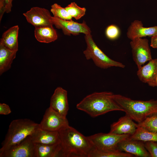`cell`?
I'll return each mask as SVG.
<instances>
[{
	"label": "cell",
	"instance_id": "cell-1",
	"mask_svg": "<svg viewBox=\"0 0 157 157\" xmlns=\"http://www.w3.org/2000/svg\"><path fill=\"white\" fill-rule=\"evenodd\" d=\"M62 157H89L95 148L88 136L69 125L58 131Z\"/></svg>",
	"mask_w": 157,
	"mask_h": 157
},
{
	"label": "cell",
	"instance_id": "cell-2",
	"mask_svg": "<svg viewBox=\"0 0 157 157\" xmlns=\"http://www.w3.org/2000/svg\"><path fill=\"white\" fill-rule=\"evenodd\" d=\"M111 92H94L85 97L77 104V109L96 117L114 111H124L114 98Z\"/></svg>",
	"mask_w": 157,
	"mask_h": 157
},
{
	"label": "cell",
	"instance_id": "cell-3",
	"mask_svg": "<svg viewBox=\"0 0 157 157\" xmlns=\"http://www.w3.org/2000/svg\"><path fill=\"white\" fill-rule=\"evenodd\" d=\"M114 98L126 114L138 123L157 113V99L135 100L122 95L114 94Z\"/></svg>",
	"mask_w": 157,
	"mask_h": 157
},
{
	"label": "cell",
	"instance_id": "cell-4",
	"mask_svg": "<svg viewBox=\"0 0 157 157\" xmlns=\"http://www.w3.org/2000/svg\"><path fill=\"white\" fill-rule=\"evenodd\" d=\"M39 126V124L28 119H19L13 120L9 125L5 139L1 144L0 153L31 135Z\"/></svg>",
	"mask_w": 157,
	"mask_h": 157
},
{
	"label": "cell",
	"instance_id": "cell-5",
	"mask_svg": "<svg viewBox=\"0 0 157 157\" xmlns=\"http://www.w3.org/2000/svg\"><path fill=\"white\" fill-rule=\"evenodd\" d=\"M85 39L87 47L83 53L87 60L92 59L97 66L103 69L113 67L121 68L125 67L122 63L107 56L97 45L91 34L85 35Z\"/></svg>",
	"mask_w": 157,
	"mask_h": 157
},
{
	"label": "cell",
	"instance_id": "cell-6",
	"mask_svg": "<svg viewBox=\"0 0 157 157\" xmlns=\"http://www.w3.org/2000/svg\"><path fill=\"white\" fill-rule=\"evenodd\" d=\"M128 134L118 135L109 132L99 133L88 136L95 148L103 151L117 150L119 143L128 138Z\"/></svg>",
	"mask_w": 157,
	"mask_h": 157
},
{
	"label": "cell",
	"instance_id": "cell-7",
	"mask_svg": "<svg viewBox=\"0 0 157 157\" xmlns=\"http://www.w3.org/2000/svg\"><path fill=\"white\" fill-rule=\"evenodd\" d=\"M133 58L138 69L146 62L152 59L148 40L146 38H136L130 42Z\"/></svg>",
	"mask_w": 157,
	"mask_h": 157
},
{
	"label": "cell",
	"instance_id": "cell-8",
	"mask_svg": "<svg viewBox=\"0 0 157 157\" xmlns=\"http://www.w3.org/2000/svg\"><path fill=\"white\" fill-rule=\"evenodd\" d=\"M0 157H36L35 144L30 135L0 153Z\"/></svg>",
	"mask_w": 157,
	"mask_h": 157
},
{
	"label": "cell",
	"instance_id": "cell-9",
	"mask_svg": "<svg viewBox=\"0 0 157 157\" xmlns=\"http://www.w3.org/2000/svg\"><path fill=\"white\" fill-rule=\"evenodd\" d=\"M39 124L42 129L52 132H58L69 125L66 117L61 116L50 107L46 110Z\"/></svg>",
	"mask_w": 157,
	"mask_h": 157
},
{
	"label": "cell",
	"instance_id": "cell-10",
	"mask_svg": "<svg viewBox=\"0 0 157 157\" xmlns=\"http://www.w3.org/2000/svg\"><path fill=\"white\" fill-rule=\"evenodd\" d=\"M51 21L53 25L57 28L61 29L66 35H76L80 33L86 35L91 33L90 28L84 21L82 23H78L72 20H65L53 16L52 17Z\"/></svg>",
	"mask_w": 157,
	"mask_h": 157
},
{
	"label": "cell",
	"instance_id": "cell-11",
	"mask_svg": "<svg viewBox=\"0 0 157 157\" xmlns=\"http://www.w3.org/2000/svg\"><path fill=\"white\" fill-rule=\"evenodd\" d=\"M27 22L35 27L53 25L52 17L48 10L38 7L31 8L23 13Z\"/></svg>",
	"mask_w": 157,
	"mask_h": 157
},
{
	"label": "cell",
	"instance_id": "cell-12",
	"mask_svg": "<svg viewBox=\"0 0 157 157\" xmlns=\"http://www.w3.org/2000/svg\"><path fill=\"white\" fill-rule=\"evenodd\" d=\"M49 107L61 116L66 117L69 109L67 91L61 87L57 88L51 97Z\"/></svg>",
	"mask_w": 157,
	"mask_h": 157
},
{
	"label": "cell",
	"instance_id": "cell-13",
	"mask_svg": "<svg viewBox=\"0 0 157 157\" xmlns=\"http://www.w3.org/2000/svg\"><path fill=\"white\" fill-rule=\"evenodd\" d=\"M117 149L131 154L136 157H151L144 147V142L130 139L129 138L119 143Z\"/></svg>",
	"mask_w": 157,
	"mask_h": 157
},
{
	"label": "cell",
	"instance_id": "cell-14",
	"mask_svg": "<svg viewBox=\"0 0 157 157\" xmlns=\"http://www.w3.org/2000/svg\"><path fill=\"white\" fill-rule=\"evenodd\" d=\"M137 74L141 82L152 87H157V58L152 59L138 69Z\"/></svg>",
	"mask_w": 157,
	"mask_h": 157
},
{
	"label": "cell",
	"instance_id": "cell-15",
	"mask_svg": "<svg viewBox=\"0 0 157 157\" xmlns=\"http://www.w3.org/2000/svg\"><path fill=\"white\" fill-rule=\"evenodd\" d=\"M138 124L126 115L120 117L110 126V132L118 135L128 134L130 135L135 132Z\"/></svg>",
	"mask_w": 157,
	"mask_h": 157
},
{
	"label": "cell",
	"instance_id": "cell-16",
	"mask_svg": "<svg viewBox=\"0 0 157 157\" xmlns=\"http://www.w3.org/2000/svg\"><path fill=\"white\" fill-rule=\"evenodd\" d=\"M157 34V26L145 27L141 21L135 20L128 28L127 37L131 40L136 38L147 36L151 37Z\"/></svg>",
	"mask_w": 157,
	"mask_h": 157
},
{
	"label": "cell",
	"instance_id": "cell-17",
	"mask_svg": "<svg viewBox=\"0 0 157 157\" xmlns=\"http://www.w3.org/2000/svg\"><path fill=\"white\" fill-rule=\"evenodd\" d=\"M35 143L52 144L60 143L58 132H52L44 130L39 126L30 135Z\"/></svg>",
	"mask_w": 157,
	"mask_h": 157
},
{
	"label": "cell",
	"instance_id": "cell-18",
	"mask_svg": "<svg viewBox=\"0 0 157 157\" xmlns=\"http://www.w3.org/2000/svg\"><path fill=\"white\" fill-rule=\"evenodd\" d=\"M53 25L35 27L34 35L37 40L40 42L47 43L56 40L58 36L56 31Z\"/></svg>",
	"mask_w": 157,
	"mask_h": 157
},
{
	"label": "cell",
	"instance_id": "cell-19",
	"mask_svg": "<svg viewBox=\"0 0 157 157\" xmlns=\"http://www.w3.org/2000/svg\"><path fill=\"white\" fill-rule=\"evenodd\" d=\"M19 31L18 25L11 27L3 34L0 42L8 49L17 51L18 50Z\"/></svg>",
	"mask_w": 157,
	"mask_h": 157
},
{
	"label": "cell",
	"instance_id": "cell-20",
	"mask_svg": "<svg viewBox=\"0 0 157 157\" xmlns=\"http://www.w3.org/2000/svg\"><path fill=\"white\" fill-rule=\"evenodd\" d=\"M35 144L36 157H62L60 143L52 144Z\"/></svg>",
	"mask_w": 157,
	"mask_h": 157
},
{
	"label": "cell",
	"instance_id": "cell-21",
	"mask_svg": "<svg viewBox=\"0 0 157 157\" xmlns=\"http://www.w3.org/2000/svg\"><path fill=\"white\" fill-rule=\"evenodd\" d=\"M17 51L10 50L0 42V74L9 69Z\"/></svg>",
	"mask_w": 157,
	"mask_h": 157
},
{
	"label": "cell",
	"instance_id": "cell-22",
	"mask_svg": "<svg viewBox=\"0 0 157 157\" xmlns=\"http://www.w3.org/2000/svg\"><path fill=\"white\" fill-rule=\"evenodd\" d=\"M129 138L144 142L148 141L157 142V132L151 131L138 126L134 133L130 135Z\"/></svg>",
	"mask_w": 157,
	"mask_h": 157
},
{
	"label": "cell",
	"instance_id": "cell-23",
	"mask_svg": "<svg viewBox=\"0 0 157 157\" xmlns=\"http://www.w3.org/2000/svg\"><path fill=\"white\" fill-rule=\"evenodd\" d=\"M134 156L131 154L118 150L103 151L94 148L89 157H133Z\"/></svg>",
	"mask_w": 157,
	"mask_h": 157
},
{
	"label": "cell",
	"instance_id": "cell-24",
	"mask_svg": "<svg viewBox=\"0 0 157 157\" xmlns=\"http://www.w3.org/2000/svg\"><path fill=\"white\" fill-rule=\"evenodd\" d=\"M65 8L70 16L76 20L79 19L85 14L86 8L79 6L74 2L71 3Z\"/></svg>",
	"mask_w": 157,
	"mask_h": 157
},
{
	"label": "cell",
	"instance_id": "cell-25",
	"mask_svg": "<svg viewBox=\"0 0 157 157\" xmlns=\"http://www.w3.org/2000/svg\"><path fill=\"white\" fill-rule=\"evenodd\" d=\"M50 11L54 17L65 20H72V17L65 8L62 7L57 3H54L51 6Z\"/></svg>",
	"mask_w": 157,
	"mask_h": 157
},
{
	"label": "cell",
	"instance_id": "cell-26",
	"mask_svg": "<svg viewBox=\"0 0 157 157\" xmlns=\"http://www.w3.org/2000/svg\"><path fill=\"white\" fill-rule=\"evenodd\" d=\"M138 126L151 131L157 132V113L147 117Z\"/></svg>",
	"mask_w": 157,
	"mask_h": 157
},
{
	"label": "cell",
	"instance_id": "cell-27",
	"mask_svg": "<svg viewBox=\"0 0 157 157\" xmlns=\"http://www.w3.org/2000/svg\"><path fill=\"white\" fill-rule=\"evenodd\" d=\"M105 33L106 36L108 39L114 40L117 39L120 36V31L117 26L111 24L106 28Z\"/></svg>",
	"mask_w": 157,
	"mask_h": 157
},
{
	"label": "cell",
	"instance_id": "cell-28",
	"mask_svg": "<svg viewBox=\"0 0 157 157\" xmlns=\"http://www.w3.org/2000/svg\"><path fill=\"white\" fill-rule=\"evenodd\" d=\"M144 147L151 157H157V142L148 141L144 142Z\"/></svg>",
	"mask_w": 157,
	"mask_h": 157
},
{
	"label": "cell",
	"instance_id": "cell-29",
	"mask_svg": "<svg viewBox=\"0 0 157 157\" xmlns=\"http://www.w3.org/2000/svg\"><path fill=\"white\" fill-rule=\"evenodd\" d=\"M11 112V109L9 106L5 103L0 104V114L6 115Z\"/></svg>",
	"mask_w": 157,
	"mask_h": 157
},
{
	"label": "cell",
	"instance_id": "cell-30",
	"mask_svg": "<svg viewBox=\"0 0 157 157\" xmlns=\"http://www.w3.org/2000/svg\"><path fill=\"white\" fill-rule=\"evenodd\" d=\"M13 0H5V11L7 13H10L11 10L12 2Z\"/></svg>",
	"mask_w": 157,
	"mask_h": 157
},
{
	"label": "cell",
	"instance_id": "cell-31",
	"mask_svg": "<svg viewBox=\"0 0 157 157\" xmlns=\"http://www.w3.org/2000/svg\"><path fill=\"white\" fill-rule=\"evenodd\" d=\"M5 10V0H0V21L1 22Z\"/></svg>",
	"mask_w": 157,
	"mask_h": 157
},
{
	"label": "cell",
	"instance_id": "cell-32",
	"mask_svg": "<svg viewBox=\"0 0 157 157\" xmlns=\"http://www.w3.org/2000/svg\"><path fill=\"white\" fill-rule=\"evenodd\" d=\"M150 45L153 48L157 49V34L151 37Z\"/></svg>",
	"mask_w": 157,
	"mask_h": 157
},
{
	"label": "cell",
	"instance_id": "cell-33",
	"mask_svg": "<svg viewBox=\"0 0 157 157\" xmlns=\"http://www.w3.org/2000/svg\"><path fill=\"white\" fill-rule=\"evenodd\" d=\"M156 82L157 87V77L156 79Z\"/></svg>",
	"mask_w": 157,
	"mask_h": 157
}]
</instances>
